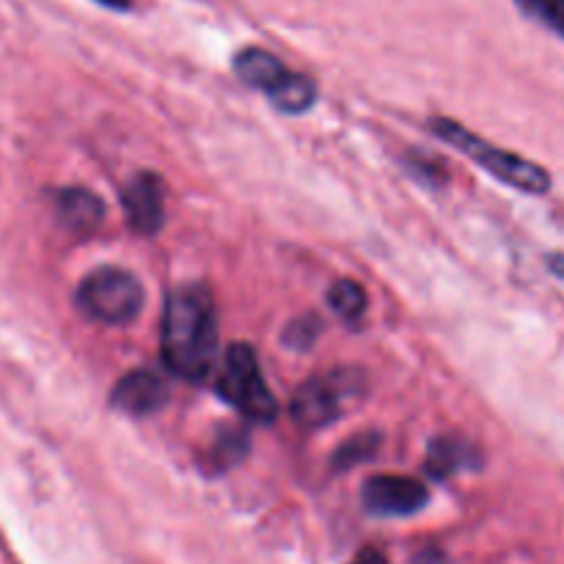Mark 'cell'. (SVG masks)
Masks as SVG:
<instances>
[{
    "label": "cell",
    "instance_id": "1",
    "mask_svg": "<svg viewBox=\"0 0 564 564\" xmlns=\"http://www.w3.org/2000/svg\"><path fill=\"white\" fill-rule=\"evenodd\" d=\"M160 350L171 375L202 383L218 367V312L207 284H182L169 295Z\"/></svg>",
    "mask_w": 564,
    "mask_h": 564
},
{
    "label": "cell",
    "instance_id": "2",
    "mask_svg": "<svg viewBox=\"0 0 564 564\" xmlns=\"http://www.w3.org/2000/svg\"><path fill=\"white\" fill-rule=\"evenodd\" d=\"M430 127H433V132L441 141L455 147L457 152L466 154L471 163H477L479 169H485L490 176H496V180L505 182V185L516 187V191L529 193V196H545V193L551 191V185H554V182H551V174L543 165L532 163V160L521 158V154H512L494 147V143L474 135L468 127L457 124V121L433 119Z\"/></svg>",
    "mask_w": 564,
    "mask_h": 564
},
{
    "label": "cell",
    "instance_id": "3",
    "mask_svg": "<svg viewBox=\"0 0 564 564\" xmlns=\"http://www.w3.org/2000/svg\"><path fill=\"white\" fill-rule=\"evenodd\" d=\"M215 389H218L220 400L235 408L248 422L270 424L279 419V400L270 391L251 345L237 341V345H231L226 350L224 364L218 369V380H215Z\"/></svg>",
    "mask_w": 564,
    "mask_h": 564
},
{
    "label": "cell",
    "instance_id": "4",
    "mask_svg": "<svg viewBox=\"0 0 564 564\" xmlns=\"http://www.w3.org/2000/svg\"><path fill=\"white\" fill-rule=\"evenodd\" d=\"M143 301H147V292L141 281L130 270L113 268V264L91 270L75 292V303L83 317L99 325L132 323L141 314Z\"/></svg>",
    "mask_w": 564,
    "mask_h": 564
},
{
    "label": "cell",
    "instance_id": "5",
    "mask_svg": "<svg viewBox=\"0 0 564 564\" xmlns=\"http://www.w3.org/2000/svg\"><path fill=\"white\" fill-rule=\"evenodd\" d=\"M367 380L358 369H334L328 375L312 378L295 391L290 402V413L297 427L319 430L334 424L336 419L345 416L347 408L364 397Z\"/></svg>",
    "mask_w": 564,
    "mask_h": 564
},
{
    "label": "cell",
    "instance_id": "6",
    "mask_svg": "<svg viewBox=\"0 0 564 564\" xmlns=\"http://www.w3.org/2000/svg\"><path fill=\"white\" fill-rule=\"evenodd\" d=\"M427 485L400 474H378L367 479L361 488V505L375 518H405L416 516L427 507Z\"/></svg>",
    "mask_w": 564,
    "mask_h": 564
},
{
    "label": "cell",
    "instance_id": "7",
    "mask_svg": "<svg viewBox=\"0 0 564 564\" xmlns=\"http://www.w3.org/2000/svg\"><path fill=\"white\" fill-rule=\"evenodd\" d=\"M127 224L135 235L154 237L165 224V185L154 171H141L121 193Z\"/></svg>",
    "mask_w": 564,
    "mask_h": 564
},
{
    "label": "cell",
    "instance_id": "8",
    "mask_svg": "<svg viewBox=\"0 0 564 564\" xmlns=\"http://www.w3.org/2000/svg\"><path fill=\"white\" fill-rule=\"evenodd\" d=\"M169 397L171 391L165 378H160L152 369H135L116 383L110 402L127 416H152L160 408H165Z\"/></svg>",
    "mask_w": 564,
    "mask_h": 564
},
{
    "label": "cell",
    "instance_id": "9",
    "mask_svg": "<svg viewBox=\"0 0 564 564\" xmlns=\"http://www.w3.org/2000/svg\"><path fill=\"white\" fill-rule=\"evenodd\" d=\"M55 215L69 235L88 237L102 224L105 204L86 187H66L55 196Z\"/></svg>",
    "mask_w": 564,
    "mask_h": 564
},
{
    "label": "cell",
    "instance_id": "10",
    "mask_svg": "<svg viewBox=\"0 0 564 564\" xmlns=\"http://www.w3.org/2000/svg\"><path fill=\"white\" fill-rule=\"evenodd\" d=\"M231 66H235V75L240 77L246 86L264 94L290 72L273 53H268V50L262 47H242L240 53L235 55V61H231Z\"/></svg>",
    "mask_w": 564,
    "mask_h": 564
},
{
    "label": "cell",
    "instance_id": "11",
    "mask_svg": "<svg viewBox=\"0 0 564 564\" xmlns=\"http://www.w3.org/2000/svg\"><path fill=\"white\" fill-rule=\"evenodd\" d=\"M479 466V455L468 441L463 438H449V435H441L430 444L427 449V471L430 477L446 479L457 471H466V468Z\"/></svg>",
    "mask_w": 564,
    "mask_h": 564
},
{
    "label": "cell",
    "instance_id": "12",
    "mask_svg": "<svg viewBox=\"0 0 564 564\" xmlns=\"http://www.w3.org/2000/svg\"><path fill=\"white\" fill-rule=\"evenodd\" d=\"M268 99L273 102V108H279L281 113H306L314 102H317V83L312 77L301 75V72H286L279 83L268 91Z\"/></svg>",
    "mask_w": 564,
    "mask_h": 564
},
{
    "label": "cell",
    "instance_id": "13",
    "mask_svg": "<svg viewBox=\"0 0 564 564\" xmlns=\"http://www.w3.org/2000/svg\"><path fill=\"white\" fill-rule=\"evenodd\" d=\"M328 303L336 317H341L345 323H358L367 314V292L352 279L336 281L328 290Z\"/></svg>",
    "mask_w": 564,
    "mask_h": 564
},
{
    "label": "cell",
    "instance_id": "14",
    "mask_svg": "<svg viewBox=\"0 0 564 564\" xmlns=\"http://www.w3.org/2000/svg\"><path fill=\"white\" fill-rule=\"evenodd\" d=\"M516 6L529 20L564 39V0H516Z\"/></svg>",
    "mask_w": 564,
    "mask_h": 564
},
{
    "label": "cell",
    "instance_id": "15",
    "mask_svg": "<svg viewBox=\"0 0 564 564\" xmlns=\"http://www.w3.org/2000/svg\"><path fill=\"white\" fill-rule=\"evenodd\" d=\"M378 446H380V435H375V433L356 435V438L345 441V444L336 449L334 466L341 471V468H352V466H358V463L372 460L375 452H378Z\"/></svg>",
    "mask_w": 564,
    "mask_h": 564
},
{
    "label": "cell",
    "instance_id": "16",
    "mask_svg": "<svg viewBox=\"0 0 564 564\" xmlns=\"http://www.w3.org/2000/svg\"><path fill=\"white\" fill-rule=\"evenodd\" d=\"M319 334H323V319L308 314V317H297L286 325L284 341L292 350H308L317 341Z\"/></svg>",
    "mask_w": 564,
    "mask_h": 564
},
{
    "label": "cell",
    "instance_id": "17",
    "mask_svg": "<svg viewBox=\"0 0 564 564\" xmlns=\"http://www.w3.org/2000/svg\"><path fill=\"white\" fill-rule=\"evenodd\" d=\"M246 444V433H237V430H229V433L226 435H220L218 438V444H215V455L220 457V460H224V457H229V460H237V457L242 455V449L240 446ZM218 457H215V460H218Z\"/></svg>",
    "mask_w": 564,
    "mask_h": 564
},
{
    "label": "cell",
    "instance_id": "18",
    "mask_svg": "<svg viewBox=\"0 0 564 564\" xmlns=\"http://www.w3.org/2000/svg\"><path fill=\"white\" fill-rule=\"evenodd\" d=\"M350 564H389L378 549H364Z\"/></svg>",
    "mask_w": 564,
    "mask_h": 564
},
{
    "label": "cell",
    "instance_id": "19",
    "mask_svg": "<svg viewBox=\"0 0 564 564\" xmlns=\"http://www.w3.org/2000/svg\"><path fill=\"white\" fill-rule=\"evenodd\" d=\"M97 3L108 6V9H116V11H127V9H130V0H97Z\"/></svg>",
    "mask_w": 564,
    "mask_h": 564
},
{
    "label": "cell",
    "instance_id": "20",
    "mask_svg": "<svg viewBox=\"0 0 564 564\" xmlns=\"http://www.w3.org/2000/svg\"><path fill=\"white\" fill-rule=\"evenodd\" d=\"M549 268L554 270L556 275H562V279H564V257H551L549 259Z\"/></svg>",
    "mask_w": 564,
    "mask_h": 564
}]
</instances>
